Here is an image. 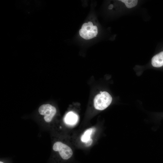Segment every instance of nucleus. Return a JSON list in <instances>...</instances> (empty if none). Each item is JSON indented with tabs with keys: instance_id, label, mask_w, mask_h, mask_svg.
Returning <instances> with one entry per match:
<instances>
[{
	"instance_id": "obj_1",
	"label": "nucleus",
	"mask_w": 163,
	"mask_h": 163,
	"mask_svg": "<svg viewBox=\"0 0 163 163\" xmlns=\"http://www.w3.org/2000/svg\"><path fill=\"white\" fill-rule=\"evenodd\" d=\"M111 96L106 91L101 92L97 95L94 99V106L98 110H103L106 108L112 101Z\"/></svg>"
},
{
	"instance_id": "obj_3",
	"label": "nucleus",
	"mask_w": 163,
	"mask_h": 163,
	"mask_svg": "<svg viewBox=\"0 0 163 163\" xmlns=\"http://www.w3.org/2000/svg\"><path fill=\"white\" fill-rule=\"evenodd\" d=\"M39 112L40 114L44 116L45 120L49 122L56 114V109L54 107L50 104H43L39 107Z\"/></svg>"
},
{
	"instance_id": "obj_12",
	"label": "nucleus",
	"mask_w": 163,
	"mask_h": 163,
	"mask_svg": "<svg viewBox=\"0 0 163 163\" xmlns=\"http://www.w3.org/2000/svg\"><path fill=\"white\" fill-rule=\"evenodd\" d=\"M0 163H4L3 162H2V161H0Z\"/></svg>"
},
{
	"instance_id": "obj_8",
	"label": "nucleus",
	"mask_w": 163,
	"mask_h": 163,
	"mask_svg": "<svg viewBox=\"0 0 163 163\" xmlns=\"http://www.w3.org/2000/svg\"><path fill=\"white\" fill-rule=\"evenodd\" d=\"M92 142V140L91 138L89 140L85 142V143L86 146H89L91 144Z\"/></svg>"
},
{
	"instance_id": "obj_2",
	"label": "nucleus",
	"mask_w": 163,
	"mask_h": 163,
	"mask_svg": "<svg viewBox=\"0 0 163 163\" xmlns=\"http://www.w3.org/2000/svg\"><path fill=\"white\" fill-rule=\"evenodd\" d=\"M55 151H58L62 158L67 160L73 154L71 149L67 145L60 142L55 143L53 147Z\"/></svg>"
},
{
	"instance_id": "obj_10",
	"label": "nucleus",
	"mask_w": 163,
	"mask_h": 163,
	"mask_svg": "<svg viewBox=\"0 0 163 163\" xmlns=\"http://www.w3.org/2000/svg\"><path fill=\"white\" fill-rule=\"evenodd\" d=\"M87 24L88 26H89L91 27H93L94 26L93 23L91 22H88Z\"/></svg>"
},
{
	"instance_id": "obj_5",
	"label": "nucleus",
	"mask_w": 163,
	"mask_h": 163,
	"mask_svg": "<svg viewBox=\"0 0 163 163\" xmlns=\"http://www.w3.org/2000/svg\"><path fill=\"white\" fill-rule=\"evenodd\" d=\"M78 120L77 115L72 111L68 112L66 115L64 121L67 124L74 125L75 124Z\"/></svg>"
},
{
	"instance_id": "obj_11",
	"label": "nucleus",
	"mask_w": 163,
	"mask_h": 163,
	"mask_svg": "<svg viewBox=\"0 0 163 163\" xmlns=\"http://www.w3.org/2000/svg\"><path fill=\"white\" fill-rule=\"evenodd\" d=\"M113 7V5L112 4H110L109 5L108 9H111Z\"/></svg>"
},
{
	"instance_id": "obj_4",
	"label": "nucleus",
	"mask_w": 163,
	"mask_h": 163,
	"mask_svg": "<svg viewBox=\"0 0 163 163\" xmlns=\"http://www.w3.org/2000/svg\"><path fill=\"white\" fill-rule=\"evenodd\" d=\"M152 64L153 66L155 67H160L163 66V51L152 57Z\"/></svg>"
},
{
	"instance_id": "obj_9",
	"label": "nucleus",
	"mask_w": 163,
	"mask_h": 163,
	"mask_svg": "<svg viewBox=\"0 0 163 163\" xmlns=\"http://www.w3.org/2000/svg\"><path fill=\"white\" fill-rule=\"evenodd\" d=\"M88 26V24L87 23H85L83 24L82 26L81 29H85L86 27Z\"/></svg>"
},
{
	"instance_id": "obj_7",
	"label": "nucleus",
	"mask_w": 163,
	"mask_h": 163,
	"mask_svg": "<svg viewBox=\"0 0 163 163\" xmlns=\"http://www.w3.org/2000/svg\"><path fill=\"white\" fill-rule=\"evenodd\" d=\"M120 1L123 2L128 8H131L136 6L138 2L136 0H120Z\"/></svg>"
},
{
	"instance_id": "obj_6",
	"label": "nucleus",
	"mask_w": 163,
	"mask_h": 163,
	"mask_svg": "<svg viewBox=\"0 0 163 163\" xmlns=\"http://www.w3.org/2000/svg\"><path fill=\"white\" fill-rule=\"evenodd\" d=\"M92 131L93 129L92 128H90L86 130L81 137L82 141L85 143L89 140L91 138V136Z\"/></svg>"
}]
</instances>
